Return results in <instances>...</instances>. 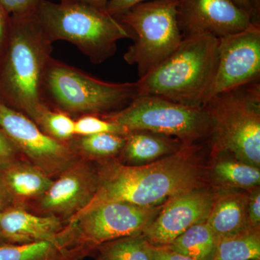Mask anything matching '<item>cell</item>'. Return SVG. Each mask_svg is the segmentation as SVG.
<instances>
[{"instance_id":"6da1fadb","label":"cell","mask_w":260,"mask_h":260,"mask_svg":"<svg viewBox=\"0 0 260 260\" xmlns=\"http://www.w3.org/2000/svg\"><path fill=\"white\" fill-rule=\"evenodd\" d=\"M193 150L186 145L169 156L142 166L104 162L98 168L96 194L82 211L112 202L160 206L164 201L199 188L202 173L194 162Z\"/></svg>"},{"instance_id":"7a4b0ae2","label":"cell","mask_w":260,"mask_h":260,"mask_svg":"<svg viewBox=\"0 0 260 260\" xmlns=\"http://www.w3.org/2000/svg\"><path fill=\"white\" fill-rule=\"evenodd\" d=\"M52 49L35 13L10 16L9 37L0 60V100L35 123L47 107L42 84Z\"/></svg>"},{"instance_id":"3957f363","label":"cell","mask_w":260,"mask_h":260,"mask_svg":"<svg viewBox=\"0 0 260 260\" xmlns=\"http://www.w3.org/2000/svg\"><path fill=\"white\" fill-rule=\"evenodd\" d=\"M219 39L183 38L165 60L136 82L138 95H154L189 107H203L213 83Z\"/></svg>"},{"instance_id":"277c9868","label":"cell","mask_w":260,"mask_h":260,"mask_svg":"<svg viewBox=\"0 0 260 260\" xmlns=\"http://www.w3.org/2000/svg\"><path fill=\"white\" fill-rule=\"evenodd\" d=\"M35 14L51 42L74 44L93 64L112 57L121 39H133L132 32L117 18L90 5L41 0Z\"/></svg>"},{"instance_id":"5b68a950","label":"cell","mask_w":260,"mask_h":260,"mask_svg":"<svg viewBox=\"0 0 260 260\" xmlns=\"http://www.w3.org/2000/svg\"><path fill=\"white\" fill-rule=\"evenodd\" d=\"M203 107L211 121L214 150L259 168V82L219 93Z\"/></svg>"},{"instance_id":"8992f818","label":"cell","mask_w":260,"mask_h":260,"mask_svg":"<svg viewBox=\"0 0 260 260\" xmlns=\"http://www.w3.org/2000/svg\"><path fill=\"white\" fill-rule=\"evenodd\" d=\"M42 89L68 114L106 115L124 109L138 95L136 82L102 81L52 58L44 72Z\"/></svg>"},{"instance_id":"52a82bcc","label":"cell","mask_w":260,"mask_h":260,"mask_svg":"<svg viewBox=\"0 0 260 260\" xmlns=\"http://www.w3.org/2000/svg\"><path fill=\"white\" fill-rule=\"evenodd\" d=\"M179 0H149L115 18L133 34L134 42L124 55L137 65L140 78L170 55L183 37L178 23Z\"/></svg>"},{"instance_id":"ba28073f","label":"cell","mask_w":260,"mask_h":260,"mask_svg":"<svg viewBox=\"0 0 260 260\" xmlns=\"http://www.w3.org/2000/svg\"><path fill=\"white\" fill-rule=\"evenodd\" d=\"M100 116L128 132L144 130L175 137L185 145L212 134L211 121L204 108L154 95H138L124 109Z\"/></svg>"},{"instance_id":"9c48e42d","label":"cell","mask_w":260,"mask_h":260,"mask_svg":"<svg viewBox=\"0 0 260 260\" xmlns=\"http://www.w3.org/2000/svg\"><path fill=\"white\" fill-rule=\"evenodd\" d=\"M161 208L112 202L80 212L66 225L77 244L91 254L105 243L142 234Z\"/></svg>"},{"instance_id":"30bf717a","label":"cell","mask_w":260,"mask_h":260,"mask_svg":"<svg viewBox=\"0 0 260 260\" xmlns=\"http://www.w3.org/2000/svg\"><path fill=\"white\" fill-rule=\"evenodd\" d=\"M0 127L25 160L54 179L79 158L69 141L51 138L28 116L2 102Z\"/></svg>"},{"instance_id":"8fae6325","label":"cell","mask_w":260,"mask_h":260,"mask_svg":"<svg viewBox=\"0 0 260 260\" xmlns=\"http://www.w3.org/2000/svg\"><path fill=\"white\" fill-rule=\"evenodd\" d=\"M98 187V168L93 162L78 158L25 209L39 215L57 217L67 223L88 206Z\"/></svg>"},{"instance_id":"7c38bea8","label":"cell","mask_w":260,"mask_h":260,"mask_svg":"<svg viewBox=\"0 0 260 260\" xmlns=\"http://www.w3.org/2000/svg\"><path fill=\"white\" fill-rule=\"evenodd\" d=\"M259 77L260 25L252 23L219 39L216 70L204 104L219 93L259 82Z\"/></svg>"},{"instance_id":"4fadbf2b","label":"cell","mask_w":260,"mask_h":260,"mask_svg":"<svg viewBox=\"0 0 260 260\" xmlns=\"http://www.w3.org/2000/svg\"><path fill=\"white\" fill-rule=\"evenodd\" d=\"M177 19L183 38L209 35L220 39L252 24L250 13L234 0H179Z\"/></svg>"},{"instance_id":"5bb4252c","label":"cell","mask_w":260,"mask_h":260,"mask_svg":"<svg viewBox=\"0 0 260 260\" xmlns=\"http://www.w3.org/2000/svg\"><path fill=\"white\" fill-rule=\"evenodd\" d=\"M213 196L196 188L174 197L142 233L151 245L166 247L195 224L205 221L209 215Z\"/></svg>"},{"instance_id":"9a60e30c","label":"cell","mask_w":260,"mask_h":260,"mask_svg":"<svg viewBox=\"0 0 260 260\" xmlns=\"http://www.w3.org/2000/svg\"><path fill=\"white\" fill-rule=\"evenodd\" d=\"M66 223L51 215L32 213L13 206L0 213V234L8 244H27L56 240L62 235Z\"/></svg>"},{"instance_id":"2e32d148","label":"cell","mask_w":260,"mask_h":260,"mask_svg":"<svg viewBox=\"0 0 260 260\" xmlns=\"http://www.w3.org/2000/svg\"><path fill=\"white\" fill-rule=\"evenodd\" d=\"M0 179L13 199L15 206L24 208L39 199L54 180L25 158L0 169Z\"/></svg>"},{"instance_id":"e0dca14e","label":"cell","mask_w":260,"mask_h":260,"mask_svg":"<svg viewBox=\"0 0 260 260\" xmlns=\"http://www.w3.org/2000/svg\"><path fill=\"white\" fill-rule=\"evenodd\" d=\"M90 254L65 227L56 240L0 245V260H83Z\"/></svg>"},{"instance_id":"ac0fdd59","label":"cell","mask_w":260,"mask_h":260,"mask_svg":"<svg viewBox=\"0 0 260 260\" xmlns=\"http://www.w3.org/2000/svg\"><path fill=\"white\" fill-rule=\"evenodd\" d=\"M248 197L229 192L214 198L206 222L218 239L229 237L249 229L246 206Z\"/></svg>"},{"instance_id":"d6986e66","label":"cell","mask_w":260,"mask_h":260,"mask_svg":"<svg viewBox=\"0 0 260 260\" xmlns=\"http://www.w3.org/2000/svg\"><path fill=\"white\" fill-rule=\"evenodd\" d=\"M179 141L172 137L152 132L129 131L125 135L120 155L127 161L135 164L153 161L179 150Z\"/></svg>"},{"instance_id":"ffe728a7","label":"cell","mask_w":260,"mask_h":260,"mask_svg":"<svg viewBox=\"0 0 260 260\" xmlns=\"http://www.w3.org/2000/svg\"><path fill=\"white\" fill-rule=\"evenodd\" d=\"M218 241L205 220L189 228L166 248L194 260H211Z\"/></svg>"},{"instance_id":"44dd1931","label":"cell","mask_w":260,"mask_h":260,"mask_svg":"<svg viewBox=\"0 0 260 260\" xmlns=\"http://www.w3.org/2000/svg\"><path fill=\"white\" fill-rule=\"evenodd\" d=\"M125 135L100 133L88 136H75L70 146L79 158L90 161H109L121 154Z\"/></svg>"},{"instance_id":"7402d4cb","label":"cell","mask_w":260,"mask_h":260,"mask_svg":"<svg viewBox=\"0 0 260 260\" xmlns=\"http://www.w3.org/2000/svg\"><path fill=\"white\" fill-rule=\"evenodd\" d=\"M259 230L244 232L219 239L211 260H259Z\"/></svg>"},{"instance_id":"603a6c76","label":"cell","mask_w":260,"mask_h":260,"mask_svg":"<svg viewBox=\"0 0 260 260\" xmlns=\"http://www.w3.org/2000/svg\"><path fill=\"white\" fill-rule=\"evenodd\" d=\"M152 247L140 234L105 243L96 249L104 260H151Z\"/></svg>"},{"instance_id":"cb8c5ba5","label":"cell","mask_w":260,"mask_h":260,"mask_svg":"<svg viewBox=\"0 0 260 260\" xmlns=\"http://www.w3.org/2000/svg\"><path fill=\"white\" fill-rule=\"evenodd\" d=\"M214 172L223 182L239 187H255L260 182L259 168L240 161L220 160L214 168Z\"/></svg>"},{"instance_id":"d4e9b609","label":"cell","mask_w":260,"mask_h":260,"mask_svg":"<svg viewBox=\"0 0 260 260\" xmlns=\"http://www.w3.org/2000/svg\"><path fill=\"white\" fill-rule=\"evenodd\" d=\"M36 124L46 134L61 142L70 141L75 137V120L61 111L45 108Z\"/></svg>"},{"instance_id":"484cf974","label":"cell","mask_w":260,"mask_h":260,"mask_svg":"<svg viewBox=\"0 0 260 260\" xmlns=\"http://www.w3.org/2000/svg\"><path fill=\"white\" fill-rule=\"evenodd\" d=\"M100 133L126 135L128 131L117 123L93 114L83 115L75 120V136H88Z\"/></svg>"},{"instance_id":"4316f807","label":"cell","mask_w":260,"mask_h":260,"mask_svg":"<svg viewBox=\"0 0 260 260\" xmlns=\"http://www.w3.org/2000/svg\"><path fill=\"white\" fill-rule=\"evenodd\" d=\"M23 158L14 143L0 127V169Z\"/></svg>"},{"instance_id":"83f0119b","label":"cell","mask_w":260,"mask_h":260,"mask_svg":"<svg viewBox=\"0 0 260 260\" xmlns=\"http://www.w3.org/2000/svg\"><path fill=\"white\" fill-rule=\"evenodd\" d=\"M41 0H0V5L10 16H20L36 13Z\"/></svg>"},{"instance_id":"f1b7e54d","label":"cell","mask_w":260,"mask_h":260,"mask_svg":"<svg viewBox=\"0 0 260 260\" xmlns=\"http://www.w3.org/2000/svg\"><path fill=\"white\" fill-rule=\"evenodd\" d=\"M248 223L251 229L259 230L260 223V191L256 188L248 197L246 206Z\"/></svg>"},{"instance_id":"f546056e","label":"cell","mask_w":260,"mask_h":260,"mask_svg":"<svg viewBox=\"0 0 260 260\" xmlns=\"http://www.w3.org/2000/svg\"><path fill=\"white\" fill-rule=\"evenodd\" d=\"M149 0H109L106 10L109 14L116 17L129 10L130 8Z\"/></svg>"},{"instance_id":"4dcf8cb0","label":"cell","mask_w":260,"mask_h":260,"mask_svg":"<svg viewBox=\"0 0 260 260\" xmlns=\"http://www.w3.org/2000/svg\"><path fill=\"white\" fill-rule=\"evenodd\" d=\"M10 27V16L0 5V60L3 57L8 37Z\"/></svg>"},{"instance_id":"1f68e13d","label":"cell","mask_w":260,"mask_h":260,"mask_svg":"<svg viewBox=\"0 0 260 260\" xmlns=\"http://www.w3.org/2000/svg\"><path fill=\"white\" fill-rule=\"evenodd\" d=\"M153 246V245H152ZM151 260H194L166 247H152Z\"/></svg>"},{"instance_id":"d6a6232c","label":"cell","mask_w":260,"mask_h":260,"mask_svg":"<svg viewBox=\"0 0 260 260\" xmlns=\"http://www.w3.org/2000/svg\"><path fill=\"white\" fill-rule=\"evenodd\" d=\"M13 206V200L0 179V213Z\"/></svg>"},{"instance_id":"836d02e7","label":"cell","mask_w":260,"mask_h":260,"mask_svg":"<svg viewBox=\"0 0 260 260\" xmlns=\"http://www.w3.org/2000/svg\"><path fill=\"white\" fill-rule=\"evenodd\" d=\"M64 4H84L95 7L99 9L106 10L109 0H58Z\"/></svg>"},{"instance_id":"e575fe53","label":"cell","mask_w":260,"mask_h":260,"mask_svg":"<svg viewBox=\"0 0 260 260\" xmlns=\"http://www.w3.org/2000/svg\"><path fill=\"white\" fill-rule=\"evenodd\" d=\"M251 8L252 23L260 25V0H251Z\"/></svg>"},{"instance_id":"d590c367","label":"cell","mask_w":260,"mask_h":260,"mask_svg":"<svg viewBox=\"0 0 260 260\" xmlns=\"http://www.w3.org/2000/svg\"><path fill=\"white\" fill-rule=\"evenodd\" d=\"M234 2L241 8L249 11L251 14V0H234Z\"/></svg>"},{"instance_id":"8d00e7d4","label":"cell","mask_w":260,"mask_h":260,"mask_svg":"<svg viewBox=\"0 0 260 260\" xmlns=\"http://www.w3.org/2000/svg\"><path fill=\"white\" fill-rule=\"evenodd\" d=\"M3 244H7V242H5L4 238H3V236H2L1 234H0V245Z\"/></svg>"},{"instance_id":"74e56055","label":"cell","mask_w":260,"mask_h":260,"mask_svg":"<svg viewBox=\"0 0 260 260\" xmlns=\"http://www.w3.org/2000/svg\"><path fill=\"white\" fill-rule=\"evenodd\" d=\"M98 260H104V259H102V257H99V259H98Z\"/></svg>"},{"instance_id":"f35d334b","label":"cell","mask_w":260,"mask_h":260,"mask_svg":"<svg viewBox=\"0 0 260 260\" xmlns=\"http://www.w3.org/2000/svg\"><path fill=\"white\" fill-rule=\"evenodd\" d=\"M0 102H1V100H0Z\"/></svg>"}]
</instances>
